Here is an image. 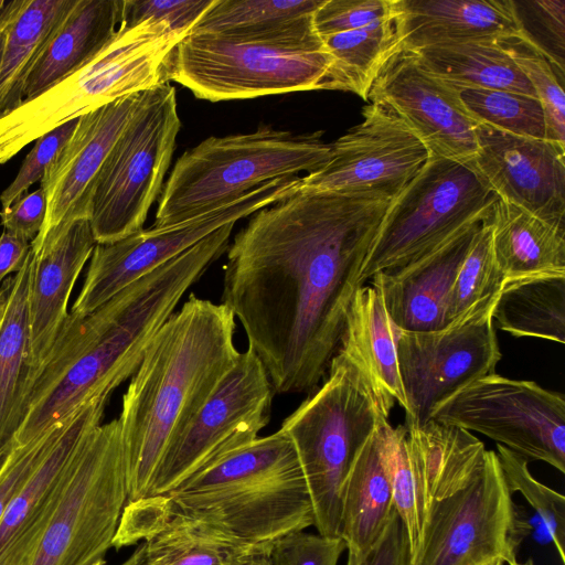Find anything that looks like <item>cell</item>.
Masks as SVG:
<instances>
[{
  "mask_svg": "<svg viewBox=\"0 0 565 565\" xmlns=\"http://www.w3.org/2000/svg\"><path fill=\"white\" fill-rule=\"evenodd\" d=\"M393 196L299 189L253 214L228 245L222 302L275 393L317 387Z\"/></svg>",
  "mask_w": 565,
  "mask_h": 565,
  "instance_id": "6da1fadb",
  "label": "cell"
},
{
  "mask_svg": "<svg viewBox=\"0 0 565 565\" xmlns=\"http://www.w3.org/2000/svg\"><path fill=\"white\" fill-rule=\"evenodd\" d=\"M234 225L211 233L87 316L70 313L28 387L14 443H30L131 377L183 295L226 252Z\"/></svg>",
  "mask_w": 565,
  "mask_h": 565,
  "instance_id": "7a4b0ae2",
  "label": "cell"
},
{
  "mask_svg": "<svg viewBox=\"0 0 565 565\" xmlns=\"http://www.w3.org/2000/svg\"><path fill=\"white\" fill-rule=\"evenodd\" d=\"M235 329L228 307L191 294L148 345L122 395L118 417L127 504L149 498L168 447L235 364L239 355Z\"/></svg>",
  "mask_w": 565,
  "mask_h": 565,
  "instance_id": "3957f363",
  "label": "cell"
},
{
  "mask_svg": "<svg viewBox=\"0 0 565 565\" xmlns=\"http://www.w3.org/2000/svg\"><path fill=\"white\" fill-rule=\"evenodd\" d=\"M163 497L172 511L256 546L315 522L297 452L280 429L213 460Z\"/></svg>",
  "mask_w": 565,
  "mask_h": 565,
  "instance_id": "277c9868",
  "label": "cell"
},
{
  "mask_svg": "<svg viewBox=\"0 0 565 565\" xmlns=\"http://www.w3.org/2000/svg\"><path fill=\"white\" fill-rule=\"evenodd\" d=\"M328 377L281 424L307 483L313 526L340 536L341 495L349 471L366 440L395 401L382 396L365 372L337 351Z\"/></svg>",
  "mask_w": 565,
  "mask_h": 565,
  "instance_id": "5b68a950",
  "label": "cell"
},
{
  "mask_svg": "<svg viewBox=\"0 0 565 565\" xmlns=\"http://www.w3.org/2000/svg\"><path fill=\"white\" fill-rule=\"evenodd\" d=\"M329 158L322 131L292 134L263 126L248 134L210 137L174 163L152 226L201 215L267 181L317 171Z\"/></svg>",
  "mask_w": 565,
  "mask_h": 565,
  "instance_id": "8992f818",
  "label": "cell"
},
{
  "mask_svg": "<svg viewBox=\"0 0 565 565\" xmlns=\"http://www.w3.org/2000/svg\"><path fill=\"white\" fill-rule=\"evenodd\" d=\"M188 34L166 20L118 25L92 61L0 118V164L70 120L168 82L169 58Z\"/></svg>",
  "mask_w": 565,
  "mask_h": 565,
  "instance_id": "52a82bcc",
  "label": "cell"
},
{
  "mask_svg": "<svg viewBox=\"0 0 565 565\" xmlns=\"http://www.w3.org/2000/svg\"><path fill=\"white\" fill-rule=\"evenodd\" d=\"M128 500L118 418L85 434L28 565H96L113 546Z\"/></svg>",
  "mask_w": 565,
  "mask_h": 565,
  "instance_id": "ba28073f",
  "label": "cell"
},
{
  "mask_svg": "<svg viewBox=\"0 0 565 565\" xmlns=\"http://www.w3.org/2000/svg\"><path fill=\"white\" fill-rule=\"evenodd\" d=\"M175 89L161 83L143 93L93 185L89 222L97 244L141 228L161 194L181 128Z\"/></svg>",
  "mask_w": 565,
  "mask_h": 565,
  "instance_id": "9c48e42d",
  "label": "cell"
},
{
  "mask_svg": "<svg viewBox=\"0 0 565 565\" xmlns=\"http://www.w3.org/2000/svg\"><path fill=\"white\" fill-rule=\"evenodd\" d=\"M495 198L468 163L429 157L387 209L361 267L360 285L420 258L487 216Z\"/></svg>",
  "mask_w": 565,
  "mask_h": 565,
  "instance_id": "30bf717a",
  "label": "cell"
},
{
  "mask_svg": "<svg viewBox=\"0 0 565 565\" xmlns=\"http://www.w3.org/2000/svg\"><path fill=\"white\" fill-rule=\"evenodd\" d=\"M326 50L189 33L172 51L168 82L210 102L330 89Z\"/></svg>",
  "mask_w": 565,
  "mask_h": 565,
  "instance_id": "8fae6325",
  "label": "cell"
},
{
  "mask_svg": "<svg viewBox=\"0 0 565 565\" xmlns=\"http://www.w3.org/2000/svg\"><path fill=\"white\" fill-rule=\"evenodd\" d=\"M429 419L477 431L565 472V396L536 382L481 376L440 401Z\"/></svg>",
  "mask_w": 565,
  "mask_h": 565,
  "instance_id": "7c38bea8",
  "label": "cell"
},
{
  "mask_svg": "<svg viewBox=\"0 0 565 565\" xmlns=\"http://www.w3.org/2000/svg\"><path fill=\"white\" fill-rule=\"evenodd\" d=\"M523 532L498 456L487 450L469 483L429 508L408 565H514Z\"/></svg>",
  "mask_w": 565,
  "mask_h": 565,
  "instance_id": "4fadbf2b",
  "label": "cell"
},
{
  "mask_svg": "<svg viewBox=\"0 0 565 565\" xmlns=\"http://www.w3.org/2000/svg\"><path fill=\"white\" fill-rule=\"evenodd\" d=\"M301 177L267 181L242 196L186 221L141 228L121 239L96 244L71 315L83 318L128 285L189 249L228 223L254 214L292 193Z\"/></svg>",
  "mask_w": 565,
  "mask_h": 565,
  "instance_id": "5bb4252c",
  "label": "cell"
},
{
  "mask_svg": "<svg viewBox=\"0 0 565 565\" xmlns=\"http://www.w3.org/2000/svg\"><path fill=\"white\" fill-rule=\"evenodd\" d=\"M275 390L247 348L164 452L149 498L163 497L221 456L252 441L269 423Z\"/></svg>",
  "mask_w": 565,
  "mask_h": 565,
  "instance_id": "9a60e30c",
  "label": "cell"
},
{
  "mask_svg": "<svg viewBox=\"0 0 565 565\" xmlns=\"http://www.w3.org/2000/svg\"><path fill=\"white\" fill-rule=\"evenodd\" d=\"M495 302L440 330H401L397 359L408 405L405 425L425 424L440 401L495 373L502 358L493 320Z\"/></svg>",
  "mask_w": 565,
  "mask_h": 565,
  "instance_id": "2e32d148",
  "label": "cell"
},
{
  "mask_svg": "<svg viewBox=\"0 0 565 565\" xmlns=\"http://www.w3.org/2000/svg\"><path fill=\"white\" fill-rule=\"evenodd\" d=\"M363 120L330 143V158L301 177L310 191L374 190L395 198L429 158L412 129L388 107L370 103Z\"/></svg>",
  "mask_w": 565,
  "mask_h": 565,
  "instance_id": "e0dca14e",
  "label": "cell"
},
{
  "mask_svg": "<svg viewBox=\"0 0 565 565\" xmlns=\"http://www.w3.org/2000/svg\"><path fill=\"white\" fill-rule=\"evenodd\" d=\"M367 100L391 108L429 157L469 163L476 156L480 122L466 108L460 90L430 74L412 52L398 50L386 61Z\"/></svg>",
  "mask_w": 565,
  "mask_h": 565,
  "instance_id": "ac0fdd59",
  "label": "cell"
},
{
  "mask_svg": "<svg viewBox=\"0 0 565 565\" xmlns=\"http://www.w3.org/2000/svg\"><path fill=\"white\" fill-rule=\"evenodd\" d=\"M477 151L468 163L494 193L546 221L565 223V149L544 139L476 127Z\"/></svg>",
  "mask_w": 565,
  "mask_h": 565,
  "instance_id": "d6986e66",
  "label": "cell"
},
{
  "mask_svg": "<svg viewBox=\"0 0 565 565\" xmlns=\"http://www.w3.org/2000/svg\"><path fill=\"white\" fill-rule=\"evenodd\" d=\"M143 93L119 98L78 118L73 135L40 181L46 194L47 210L43 227L33 241L43 239L73 218H89L90 195L97 174L141 104Z\"/></svg>",
  "mask_w": 565,
  "mask_h": 565,
  "instance_id": "ffe728a7",
  "label": "cell"
},
{
  "mask_svg": "<svg viewBox=\"0 0 565 565\" xmlns=\"http://www.w3.org/2000/svg\"><path fill=\"white\" fill-rule=\"evenodd\" d=\"M108 395L95 397L65 422L55 445L0 521V565H28L60 500L71 459L87 431L100 425Z\"/></svg>",
  "mask_w": 565,
  "mask_h": 565,
  "instance_id": "44dd1931",
  "label": "cell"
},
{
  "mask_svg": "<svg viewBox=\"0 0 565 565\" xmlns=\"http://www.w3.org/2000/svg\"><path fill=\"white\" fill-rule=\"evenodd\" d=\"M96 244L88 217L73 218L51 231L43 239L31 242L30 376L25 395L70 315L71 292Z\"/></svg>",
  "mask_w": 565,
  "mask_h": 565,
  "instance_id": "7402d4cb",
  "label": "cell"
},
{
  "mask_svg": "<svg viewBox=\"0 0 565 565\" xmlns=\"http://www.w3.org/2000/svg\"><path fill=\"white\" fill-rule=\"evenodd\" d=\"M487 216L470 222L420 258L371 278L399 330L426 332L450 324L449 300L457 271Z\"/></svg>",
  "mask_w": 565,
  "mask_h": 565,
  "instance_id": "603a6c76",
  "label": "cell"
},
{
  "mask_svg": "<svg viewBox=\"0 0 565 565\" xmlns=\"http://www.w3.org/2000/svg\"><path fill=\"white\" fill-rule=\"evenodd\" d=\"M398 50L520 34L513 0H393Z\"/></svg>",
  "mask_w": 565,
  "mask_h": 565,
  "instance_id": "cb8c5ba5",
  "label": "cell"
},
{
  "mask_svg": "<svg viewBox=\"0 0 565 565\" xmlns=\"http://www.w3.org/2000/svg\"><path fill=\"white\" fill-rule=\"evenodd\" d=\"M323 0H214L190 33L324 50L313 28Z\"/></svg>",
  "mask_w": 565,
  "mask_h": 565,
  "instance_id": "d4e9b609",
  "label": "cell"
},
{
  "mask_svg": "<svg viewBox=\"0 0 565 565\" xmlns=\"http://www.w3.org/2000/svg\"><path fill=\"white\" fill-rule=\"evenodd\" d=\"M405 427L413 476L427 516L435 502L469 483L483 466L487 449L470 431L433 419Z\"/></svg>",
  "mask_w": 565,
  "mask_h": 565,
  "instance_id": "484cf974",
  "label": "cell"
},
{
  "mask_svg": "<svg viewBox=\"0 0 565 565\" xmlns=\"http://www.w3.org/2000/svg\"><path fill=\"white\" fill-rule=\"evenodd\" d=\"M488 222L505 284L565 275V223L546 221L498 196Z\"/></svg>",
  "mask_w": 565,
  "mask_h": 565,
  "instance_id": "4316f807",
  "label": "cell"
},
{
  "mask_svg": "<svg viewBox=\"0 0 565 565\" xmlns=\"http://www.w3.org/2000/svg\"><path fill=\"white\" fill-rule=\"evenodd\" d=\"M399 333L380 291L363 285L348 310L338 351L365 372L379 394L397 402L406 413L408 405L397 359Z\"/></svg>",
  "mask_w": 565,
  "mask_h": 565,
  "instance_id": "83f0119b",
  "label": "cell"
},
{
  "mask_svg": "<svg viewBox=\"0 0 565 565\" xmlns=\"http://www.w3.org/2000/svg\"><path fill=\"white\" fill-rule=\"evenodd\" d=\"M122 0H76L31 71L24 93L30 100L74 73L114 38Z\"/></svg>",
  "mask_w": 565,
  "mask_h": 565,
  "instance_id": "f1b7e54d",
  "label": "cell"
},
{
  "mask_svg": "<svg viewBox=\"0 0 565 565\" xmlns=\"http://www.w3.org/2000/svg\"><path fill=\"white\" fill-rule=\"evenodd\" d=\"M394 510L391 482L374 431L356 456L342 489L340 536L348 550L347 565H360L366 558Z\"/></svg>",
  "mask_w": 565,
  "mask_h": 565,
  "instance_id": "f546056e",
  "label": "cell"
},
{
  "mask_svg": "<svg viewBox=\"0 0 565 565\" xmlns=\"http://www.w3.org/2000/svg\"><path fill=\"white\" fill-rule=\"evenodd\" d=\"M76 0H14L0 65V118L24 100L28 77Z\"/></svg>",
  "mask_w": 565,
  "mask_h": 565,
  "instance_id": "4dcf8cb0",
  "label": "cell"
},
{
  "mask_svg": "<svg viewBox=\"0 0 565 565\" xmlns=\"http://www.w3.org/2000/svg\"><path fill=\"white\" fill-rule=\"evenodd\" d=\"M140 545L143 565H241L270 548L247 543L171 509Z\"/></svg>",
  "mask_w": 565,
  "mask_h": 565,
  "instance_id": "1f68e13d",
  "label": "cell"
},
{
  "mask_svg": "<svg viewBox=\"0 0 565 565\" xmlns=\"http://www.w3.org/2000/svg\"><path fill=\"white\" fill-rule=\"evenodd\" d=\"M33 253L15 273L0 324V448L9 444L22 423V407L30 376L29 292Z\"/></svg>",
  "mask_w": 565,
  "mask_h": 565,
  "instance_id": "d6a6232c",
  "label": "cell"
},
{
  "mask_svg": "<svg viewBox=\"0 0 565 565\" xmlns=\"http://www.w3.org/2000/svg\"><path fill=\"white\" fill-rule=\"evenodd\" d=\"M408 52L430 74L460 92L497 89L537 98L499 41L446 43Z\"/></svg>",
  "mask_w": 565,
  "mask_h": 565,
  "instance_id": "836d02e7",
  "label": "cell"
},
{
  "mask_svg": "<svg viewBox=\"0 0 565 565\" xmlns=\"http://www.w3.org/2000/svg\"><path fill=\"white\" fill-rule=\"evenodd\" d=\"M498 327L513 337L565 343V275L509 281L493 309Z\"/></svg>",
  "mask_w": 565,
  "mask_h": 565,
  "instance_id": "e575fe53",
  "label": "cell"
},
{
  "mask_svg": "<svg viewBox=\"0 0 565 565\" xmlns=\"http://www.w3.org/2000/svg\"><path fill=\"white\" fill-rule=\"evenodd\" d=\"M321 40L332 60L330 89L351 92L367 102L380 71L398 51L394 8L386 19Z\"/></svg>",
  "mask_w": 565,
  "mask_h": 565,
  "instance_id": "d590c367",
  "label": "cell"
},
{
  "mask_svg": "<svg viewBox=\"0 0 565 565\" xmlns=\"http://www.w3.org/2000/svg\"><path fill=\"white\" fill-rule=\"evenodd\" d=\"M488 217L476 233L457 271L449 300L450 323L494 303L505 285L493 253Z\"/></svg>",
  "mask_w": 565,
  "mask_h": 565,
  "instance_id": "8d00e7d4",
  "label": "cell"
},
{
  "mask_svg": "<svg viewBox=\"0 0 565 565\" xmlns=\"http://www.w3.org/2000/svg\"><path fill=\"white\" fill-rule=\"evenodd\" d=\"M542 105L547 140L565 149V94L562 70L523 31L499 41Z\"/></svg>",
  "mask_w": 565,
  "mask_h": 565,
  "instance_id": "74e56055",
  "label": "cell"
},
{
  "mask_svg": "<svg viewBox=\"0 0 565 565\" xmlns=\"http://www.w3.org/2000/svg\"><path fill=\"white\" fill-rule=\"evenodd\" d=\"M375 437L391 482L394 507L405 526L412 556L419 546L426 514L413 476L407 430L405 425L393 427L388 419H383L375 430Z\"/></svg>",
  "mask_w": 565,
  "mask_h": 565,
  "instance_id": "f35d334b",
  "label": "cell"
},
{
  "mask_svg": "<svg viewBox=\"0 0 565 565\" xmlns=\"http://www.w3.org/2000/svg\"><path fill=\"white\" fill-rule=\"evenodd\" d=\"M460 98L480 124L515 136L547 140L544 111L537 98L497 89H465Z\"/></svg>",
  "mask_w": 565,
  "mask_h": 565,
  "instance_id": "ab89813d",
  "label": "cell"
},
{
  "mask_svg": "<svg viewBox=\"0 0 565 565\" xmlns=\"http://www.w3.org/2000/svg\"><path fill=\"white\" fill-rule=\"evenodd\" d=\"M498 460L510 493L521 492L540 516L558 557L565 563V498L537 481L527 468L529 460L497 445Z\"/></svg>",
  "mask_w": 565,
  "mask_h": 565,
  "instance_id": "60d3db41",
  "label": "cell"
},
{
  "mask_svg": "<svg viewBox=\"0 0 565 565\" xmlns=\"http://www.w3.org/2000/svg\"><path fill=\"white\" fill-rule=\"evenodd\" d=\"M393 0H323L312 22L322 39L364 28L392 15Z\"/></svg>",
  "mask_w": 565,
  "mask_h": 565,
  "instance_id": "b9f144b4",
  "label": "cell"
},
{
  "mask_svg": "<svg viewBox=\"0 0 565 565\" xmlns=\"http://www.w3.org/2000/svg\"><path fill=\"white\" fill-rule=\"evenodd\" d=\"M66 419L28 444H15L0 470V521L17 493L55 445Z\"/></svg>",
  "mask_w": 565,
  "mask_h": 565,
  "instance_id": "7bdbcfd3",
  "label": "cell"
},
{
  "mask_svg": "<svg viewBox=\"0 0 565 565\" xmlns=\"http://www.w3.org/2000/svg\"><path fill=\"white\" fill-rule=\"evenodd\" d=\"M514 7L522 30L533 26V30L523 33L532 41L537 34L541 35L539 46L564 70L565 1H514Z\"/></svg>",
  "mask_w": 565,
  "mask_h": 565,
  "instance_id": "ee69618b",
  "label": "cell"
},
{
  "mask_svg": "<svg viewBox=\"0 0 565 565\" xmlns=\"http://www.w3.org/2000/svg\"><path fill=\"white\" fill-rule=\"evenodd\" d=\"M78 118L70 120L39 137L25 157L17 177L0 194L1 210L8 209L36 181H41L46 169L73 135Z\"/></svg>",
  "mask_w": 565,
  "mask_h": 565,
  "instance_id": "f6af8a7d",
  "label": "cell"
},
{
  "mask_svg": "<svg viewBox=\"0 0 565 565\" xmlns=\"http://www.w3.org/2000/svg\"><path fill=\"white\" fill-rule=\"evenodd\" d=\"M345 548L341 537L331 539L301 530L275 541L268 554L273 565H337Z\"/></svg>",
  "mask_w": 565,
  "mask_h": 565,
  "instance_id": "bcb514c9",
  "label": "cell"
},
{
  "mask_svg": "<svg viewBox=\"0 0 565 565\" xmlns=\"http://www.w3.org/2000/svg\"><path fill=\"white\" fill-rule=\"evenodd\" d=\"M214 0H122L119 25L134 26L148 19L166 20L177 31L190 33Z\"/></svg>",
  "mask_w": 565,
  "mask_h": 565,
  "instance_id": "7dc6e473",
  "label": "cell"
},
{
  "mask_svg": "<svg viewBox=\"0 0 565 565\" xmlns=\"http://www.w3.org/2000/svg\"><path fill=\"white\" fill-rule=\"evenodd\" d=\"M47 201L40 186L18 198L8 209L0 211L6 231L32 242L41 232L46 216Z\"/></svg>",
  "mask_w": 565,
  "mask_h": 565,
  "instance_id": "c3c4849f",
  "label": "cell"
},
{
  "mask_svg": "<svg viewBox=\"0 0 565 565\" xmlns=\"http://www.w3.org/2000/svg\"><path fill=\"white\" fill-rule=\"evenodd\" d=\"M409 557L405 526L395 509L382 537L360 565H408Z\"/></svg>",
  "mask_w": 565,
  "mask_h": 565,
  "instance_id": "681fc988",
  "label": "cell"
},
{
  "mask_svg": "<svg viewBox=\"0 0 565 565\" xmlns=\"http://www.w3.org/2000/svg\"><path fill=\"white\" fill-rule=\"evenodd\" d=\"M31 249V242L3 231L0 235V285L11 273H18L24 265Z\"/></svg>",
  "mask_w": 565,
  "mask_h": 565,
  "instance_id": "f907efd6",
  "label": "cell"
},
{
  "mask_svg": "<svg viewBox=\"0 0 565 565\" xmlns=\"http://www.w3.org/2000/svg\"><path fill=\"white\" fill-rule=\"evenodd\" d=\"M14 8V0L10 1L0 12V65L7 38V31L10 25Z\"/></svg>",
  "mask_w": 565,
  "mask_h": 565,
  "instance_id": "816d5d0a",
  "label": "cell"
},
{
  "mask_svg": "<svg viewBox=\"0 0 565 565\" xmlns=\"http://www.w3.org/2000/svg\"><path fill=\"white\" fill-rule=\"evenodd\" d=\"M13 284V278H7L1 285H0V324L9 301L11 288Z\"/></svg>",
  "mask_w": 565,
  "mask_h": 565,
  "instance_id": "f5cc1de1",
  "label": "cell"
},
{
  "mask_svg": "<svg viewBox=\"0 0 565 565\" xmlns=\"http://www.w3.org/2000/svg\"><path fill=\"white\" fill-rule=\"evenodd\" d=\"M269 551H264L256 553L248 557L244 563L241 565H273V562L268 554Z\"/></svg>",
  "mask_w": 565,
  "mask_h": 565,
  "instance_id": "db71d44e",
  "label": "cell"
},
{
  "mask_svg": "<svg viewBox=\"0 0 565 565\" xmlns=\"http://www.w3.org/2000/svg\"><path fill=\"white\" fill-rule=\"evenodd\" d=\"M143 561L142 548L139 545L136 551L130 555L128 559H126L121 565H141ZM96 565H106L105 561L99 562Z\"/></svg>",
  "mask_w": 565,
  "mask_h": 565,
  "instance_id": "11a10c76",
  "label": "cell"
},
{
  "mask_svg": "<svg viewBox=\"0 0 565 565\" xmlns=\"http://www.w3.org/2000/svg\"><path fill=\"white\" fill-rule=\"evenodd\" d=\"M15 443L12 439L9 444L0 448V470L4 466L9 455L11 454L12 449L14 448Z\"/></svg>",
  "mask_w": 565,
  "mask_h": 565,
  "instance_id": "9f6ffc18",
  "label": "cell"
},
{
  "mask_svg": "<svg viewBox=\"0 0 565 565\" xmlns=\"http://www.w3.org/2000/svg\"><path fill=\"white\" fill-rule=\"evenodd\" d=\"M503 564H504V562L502 559L498 558V559H493V561L487 563L486 565H503Z\"/></svg>",
  "mask_w": 565,
  "mask_h": 565,
  "instance_id": "6f0895ef",
  "label": "cell"
},
{
  "mask_svg": "<svg viewBox=\"0 0 565 565\" xmlns=\"http://www.w3.org/2000/svg\"><path fill=\"white\" fill-rule=\"evenodd\" d=\"M514 565H533V561L532 559H527L523 563H515Z\"/></svg>",
  "mask_w": 565,
  "mask_h": 565,
  "instance_id": "680465c9",
  "label": "cell"
},
{
  "mask_svg": "<svg viewBox=\"0 0 565 565\" xmlns=\"http://www.w3.org/2000/svg\"><path fill=\"white\" fill-rule=\"evenodd\" d=\"M4 4H6V3H4V1H3V0H0V12H1V10L3 9Z\"/></svg>",
  "mask_w": 565,
  "mask_h": 565,
  "instance_id": "91938a15",
  "label": "cell"
},
{
  "mask_svg": "<svg viewBox=\"0 0 565 565\" xmlns=\"http://www.w3.org/2000/svg\"><path fill=\"white\" fill-rule=\"evenodd\" d=\"M141 565H143V561H142V564H141Z\"/></svg>",
  "mask_w": 565,
  "mask_h": 565,
  "instance_id": "94428289",
  "label": "cell"
}]
</instances>
